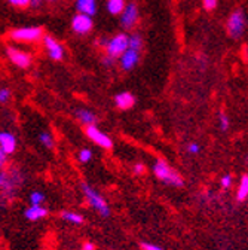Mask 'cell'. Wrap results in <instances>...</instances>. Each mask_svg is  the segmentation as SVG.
I'll return each instance as SVG.
<instances>
[{
	"instance_id": "cell-1",
	"label": "cell",
	"mask_w": 248,
	"mask_h": 250,
	"mask_svg": "<svg viewBox=\"0 0 248 250\" xmlns=\"http://www.w3.org/2000/svg\"><path fill=\"white\" fill-rule=\"evenodd\" d=\"M153 173L156 176L161 182L167 183V185H171V186H175V188H180L184 185L183 182V177L175 173L168 163H165L164 160H158L153 166Z\"/></svg>"
},
{
	"instance_id": "cell-2",
	"label": "cell",
	"mask_w": 248,
	"mask_h": 250,
	"mask_svg": "<svg viewBox=\"0 0 248 250\" xmlns=\"http://www.w3.org/2000/svg\"><path fill=\"white\" fill-rule=\"evenodd\" d=\"M82 192L85 195V198L88 200L89 206L97 210L103 217H107L110 214V207L109 204L106 203V200L98 194V191H95L94 188L86 185V183H82Z\"/></svg>"
},
{
	"instance_id": "cell-3",
	"label": "cell",
	"mask_w": 248,
	"mask_h": 250,
	"mask_svg": "<svg viewBox=\"0 0 248 250\" xmlns=\"http://www.w3.org/2000/svg\"><path fill=\"white\" fill-rule=\"evenodd\" d=\"M247 27V18L242 9H236L228 20V33L233 39H239Z\"/></svg>"
},
{
	"instance_id": "cell-4",
	"label": "cell",
	"mask_w": 248,
	"mask_h": 250,
	"mask_svg": "<svg viewBox=\"0 0 248 250\" xmlns=\"http://www.w3.org/2000/svg\"><path fill=\"white\" fill-rule=\"evenodd\" d=\"M104 48H106V52L109 57H112V58L120 57L128 49V35L119 33V35L113 36L112 39H107V43Z\"/></svg>"
},
{
	"instance_id": "cell-5",
	"label": "cell",
	"mask_w": 248,
	"mask_h": 250,
	"mask_svg": "<svg viewBox=\"0 0 248 250\" xmlns=\"http://www.w3.org/2000/svg\"><path fill=\"white\" fill-rule=\"evenodd\" d=\"M43 36V30L40 27H22L11 31V39L17 42H36Z\"/></svg>"
},
{
	"instance_id": "cell-6",
	"label": "cell",
	"mask_w": 248,
	"mask_h": 250,
	"mask_svg": "<svg viewBox=\"0 0 248 250\" xmlns=\"http://www.w3.org/2000/svg\"><path fill=\"white\" fill-rule=\"evenodd\" d=\"M86 136L92 142H94L95 145H98L100 147H103V149H112L113 147L112 139L107 134H104L101 130H98L95 125H88V127H86Z\"/></svg>"
},
{
	"instance_id": "cell-7",
	"label": "cell",
	"mask_w": 248,
	"mask_h": 250,
	"mask_svg": "<svg viewBox=\"0 0 248 250\" xmlns=\"http://www.w3.org/2000/svg\"><path fill=\"white\" fill-rule=\"evenodd\" d=\"M94 27V22H92V17L83 15V14H76L72 20V28L75 33L77 35H86Z\"/></svg>"
},
{
	"instance_id": "cell-8",
	"label": "cell",
	"mask_w": 248,
	"mask_h": 250,
	"mask_svg": "<svg viewBox=\"0 0 248 250\" xmlns=\"http://www.w3.org/2000/svg\"><path fill=\"white\" fill-rule=\"evenodd\" d=\"M8 57L15 66H18L21 69H27L32 66V55L24 51H19L14 46H8Z\"/></svg>"
},
{
	"instance_id": "cell-9",
	"label": "cell",
	"mask_w": 248,
	"mask_h": 250,
	"mask_svg": "<svg viewBox=\"0 0 248 250\" xmlns=\"http://www.w3.org/2000/svg\"><path fill=\"white\" fill-rule=\"evenodd\" d=\"M137 21H138V8L134 2H131L120 14V24L123 28H133Z\"/></svg>"
},
{
	"instance_id": "cell-10",
	"label": "cell",
	"mask_w": 248,
	"mask_h": 250,
	"mask_svg": "<svg viewBox=\"0 0 248 250\" xmlns=\"http://www.w3.org/2000/svg\"><path fill=\"white\" fill-rule=\"evenodd\" d=\"M43 42H45L48 55H49L54 61H61V60L64 58V46L61 45L58 41H55V39L51 38V36H45Z\"/></svg>"
},
{
	"instance_id": "cell-11",
	"label": "cell",
	"mask_w": 248,
	"mask_h": 250,
	"mask_svg": "<svg viewBox=\"0 0 248 250\" xmlns=\"http://www.w3.org/2000/svg\"><path fill=\"white\" fill-rule=\"evenodd\" d=\"M140 60V51H134L131 48H128L125 52H123L119 57V62H120V67L123 70H131L137 66V62Z\"/></svg>"
},
{
	"instance_id": "cell-12",
	"label": "cell",
	"mask_w": 248,
	"mask_h": 250,
	"mask_svg": "<svg viewBox=\"0 0 248 250\" xmlns=\"http://www.w3.org/2000/svg\"><path fill=\"white\" fill-rule=\"evenodd\" d=\"M0 149L3 150L5 155L14 153L15 149H17V139H15V136L8 133V131L0 133Z\"/></svg>"
},
{
	"instance_id": "cell-13",
	"label": "cell",
	"mask_w": 248,
	"mask_h": 250,
	"mask_svg": "<svg viewBox=\"0 0 248 250\" xmlns=\"http://www.w3.org/2000/svg\"><path fill=\"white\" fill-rule=\"evenodd\" d=\"M114 103L119 109L122 110H128L135 104V97L131 92H119L114 97Z\"/></svg>"
},
{
	"instance_id": "cell-14",
	"label": "cell",
	"mask_w": 248,
	"mask_h": 250,
	"mask_svg": "<svg viewBox=\"0 0 248 250\" xmlns=\"http://www.w3.org/2000/svg\"><path fill=\"white\" fill-rule=\"evenodd\" d=\"M76 9L79 14L94 17L97 12V0H76Z\"/></svg>"
},
{
	"instance_id": "cell-15",
	"label": "cell",
	"mask_w": 248,
	"mask_h": 250,
	"mask_svg": "<svg viewBox=\"0 0 248 250\" xmlns=\"http://www.w3.org/2000/svg\"><path fill=\"white\" fill-rule=\"evenodd\" d=\"M48 210L43 206H30L28 208L24 210V216L28 221H39V219L46 217Z\"/></svg>"
},
{
	"instance_id": "cell-16",
	"label": "cell",
	"mask_w": 248,
	"mask_h": 250,
	"mask_svg": "<svg viewBox=\"0 0 248 250\" xmlns=\"http://www.w3.org/2000/svg\"><path fill=\"white\" fill-rule=\"evenodd\" d=\"M76 118L80 122L86 124V127H88V125H94L97 122V115L94 112L88 110V109H77L76 110Z\"/></svg>"
},
{
	"instance_id": "cell-17",
	"label": "cell",
	"mask_w": 248,
	"mask_h": 250,
	"mask_svg": "<svg viewBox=\"0 0 248 250\" xmlns=\"http://www.w3.org/2000/svg\"><path fill=\"white\" fill-rule=\"evenodd\" d=\"M127 2L125 0H107V12L112 15H120L125 9Z\"/></svg>"
},
{
	"instance_id": "cell-18",
	"label": "cell",
	"mask_w": 248,
	"mask_h": 250,
	"mask_svg": "<svg viewBox=\"0 0 248 250\" xmlns=\"http://www.w3.org/2000/svg\"><path fill=\"white\" fill-rule=\"evenodd\" d=\"M248 197V176L244 174L242 179H241V183L238 186V192H236V198L239 201H245Z\"/></svg>"
},
{
	"instance_id": "cell-19",
	"label": "cell",
	"mask_w": 248,
	"mask_h": 250,
	"mask_svg": "<svg viewBox=\"0 0 248 250\" xmlns=\"http://www.w3.org/2000/svg\"><path fill=\"white\" fill-rule=\"evenodd\" d=\"M61 217H63L64 221H67L70 224H75V225L83 224V216L76 213V211H63V213H61Z\"/></svg>"
},
{
	"instance_id": "cell-20",
	"label": "cell",
	"mask_w": 248,
	"mask_h": 250,
	"mask_svg": "<svg viewBox=\"0 0 248 250\" xmlns=\"http://www.w3.org/2000/svg\"><path fill=\"white\" fill-rule=\"evenodd\" d=\"M141 46H143V39L138 33L128 36V48H131L134 51H141Z\"/></svg>"
},
{
	"instance_id": "cell-21",
	"label": "cell",
	"mask_w": 248,
	"mask_h": 250,
	"mask_svg": "<svg viewBox=\"0 0 248 250\" xmlns=\"http://www.w3.org/2000/svg\"><path fill=\"white\" fill-rule=\"evenodd\" d=\"M39 140H40V143H42L45 147H48V149H51V147L54 146V137H52V134L48 133V131L40 133V134H39Z\"/></svg>"
},
{
	"instance_id": "cell-22",
	"label": "cell",
	"mask_w": 248,
	"mask_h": 250,
	"mask_svg": "<svg viewBox=\"0 0 248 250\" xmlns=\"http://www.w3.org/2000/svg\"><path fill=\"white\" fill-rule=\"evenodd\" d=\"M43 201H45V195L40 191H35L30 194V203H32V206H42Z\"/></svg>"
},
{
	"instance_id": "cell-23",
	"label": "cell",
	"mask_w": 248,
	"mask_h": 250,
	"mask_svg": "<svg viewBox=\"0 0 248 250\" xmlns=\"http://www.w3.org/2000/svg\"><path fill=\"white\" fill-rule=\"evenodd\" d=\"M91 160H92V152H91L89 149H82V150L79 152V161H80V163L86 164V163H89Z\"/></svg>"
},
{
	"instance_id": "cell-24",
	"label": "cell",
	"mask_w": 248,
	"mask_h": 250,
	"mask_svg": "<svg viewBox=\"0 0 248 250\" xmlns=\"http://www.w3.org/2000/svg\"><path fill=\"white\" fill-rule=\"evenodd\" d=\"M11 97H12L11 89H8V88H2V89H0V103H2V104H6L11 100Z\"/></svg>"
},
{
	"instance_id": "cell-25",
	"label": "cell",
	"mask_w": 248,
	"mask_h": 250,
	"mask_svg": "<svg viewBox=\"0 0 248 250\" xmlns=\"http://www.w3.org/2000/svg\"><path fill=\"white\" fill-rule=\"evenodd\" d=\"M219 122H220V128H222L223 131H228V130H229L230 121H229V118H228L225 113H220V119H219Z\"/></svg>"
},
{
	"instance_id": "cell-26",
	"label": "cell",
	"mask_w": 248,
	"mask_h": 250,
	"mask_svg": "<svg viewBox=\"0 0 248 250\" xmlns=\"http://www.w3.org/2000/svg\"><path fill=\"white\" fill-rule=\"evenodd\" d=\"M202 6L205 11H214L217 8V0H202Z\"/></svg>"
},
{
	"instance_id": "cell-27",
	"label": "cell",
	"mask_w": 248,
	"mask_h": 250,
	"mask_svg": "<svg viewBox=\"0 0 248 250\" xmlns=\"http://www.w3.org/2000/svg\"><path fill=\"white\" fill-rule=\"evenodd\" d=\"M8 2L15 8H27L30 5V0H8Z\"/></svg>"
},
{
	"instance_id": "cell-28",
	"label": "cell",
	"mask_w": 248,
	"mask_h": 250,
	"mask_svg": "<svg viewBox=\"0 0 248 250\" xmlns=\"http://www.w3.org/2000/svg\"><path fill=\"white\" fill-rule=\"evenodd\" d=\"M188 152H189V153H192V155H196V153H199V152H201V147H199V145H198V143H191V145L188 146Z\"/></svg>"
},
{
	"instance_id": "cell-29",
	"label": "cell",
	"mask_w": 248,
	"mask_h": 250,
	"mask_svg": "<svg viewBox=\"0 0 248 250\" xmlns=\"http://www.w3.org/2000/svg\"><path fill=\"white\" fill-rule=\"evenodd\" d=\"M220 183H222L223 188H230V185H232V176H223L222 180H220Z\"/></svg>"
},
{
	"instance_id": "cell-30",
	"label": "cell",
	"mask_w": 248,
	"mask_h": 250,
	"mask_svg": "<svg viewBox=\"0 0 248 250\" xmlns=\"http://www.w3.org/2000/svg\"><path fill=\"white\" fill-rule=\"evenodd\" d=\"M113 64H114V58H112V57H109V55H106V57L103 58V66H106V67H113Z\"/></svg>"
},
{
	"instance_id": "cell-31",
	"label": "cell",
	"mask_w": 248,
	"mask_h": 250,
	"mask_svg": "<svg viewBox=\"0 0 248 250\" xmlns=\"http://www.w3.org/2000/svg\"><path fill=\"white\" fill-rule=\"evenodd\" d=\"M143 249L144 250H164L162 247H159L156 244H150V243H143Z\"/></svg>"
},
{
	"instance_id": "cell-32",
	"label": "cell",
	"mask_w": 248,
	"mask_h": 250,
	"mask_svg": "<svg viewBox=\"0 0 248 250\" xmlns=\"http://www.w3.org/2000/svg\"><path fill=\"white\" fill-rule=\"evenodd\" d=\"M134 171H135L137 174H143V173L146 171V167H144L143 164H137V166L134 167Z\"/></svg>"
},
{
	"instance_id": "cell-33",
	"label": "cell",
	"mask_w": 248,
	"mask_h": 250,
	"mask_svg": "<svg viewBox=\"0 0 248 250\" xmlns=\"http://www.w3.org/2000/svg\"><path fill=\"white\" fill-rule=\"evenodd\" d=\"M5 164H6V155L3 153L2 149H0V168H2Z\"/></svg>"
},
{
	"instance_id": "cell-34",
	"label": "cell",
	"mask_w": 248,
	"mask_h": 250,
	"mask_svg": "<svg viewBox=\"0 0 248 250\" xmlns=\"http://www.w3.org/2000/svg\"><path fill=\"white\" fill-rule=\"evenodd\" d=\"M82 250H95V246L92 243H89V241H86V243H83Z\"/></svg>"
},
{
	"instance_id": "cell-35",
	"label": "cell",
	"mask_w": 248,
	"mask_h": 250,
	"mask_svg": "<svg viewBox=\"0 0 248 250\" xmlns=\"http://www.w3.org/2000/svg\"><path fill=\"white\" fill-rule=\"evenodd\" d=\"M42 3V0H30V5L28 6H32V8H39Z\"/></svg>"
},
{
	"instance_id": "cell-36",
	"label": "cell",
	"mask_w": 248,
	"mask_h": 250,
	"mask_svg": "<svg viewBox=\"0 0 248 250\" xmlns=\"http://www.w3.org/2000/svg\"><path fill=\"white\" fill-rule=\"evenodd\" d=\"M2 183H3V174H0V186H2Z\"/></svg>"
}]
</instances>
